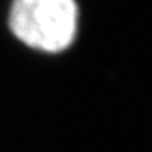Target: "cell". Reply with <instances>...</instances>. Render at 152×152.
<instances>
[{
    "label": "cell",
    "instance_id": "6da1fadb",
    "mask_svg": "<svg viewBox=\"0 0 152 152\" xmlns=\"http://www.w3.org/2000/svg\"><path fill=\"white\" fill-rule=\"evenodd\" d=\"M78 20L75 0H14L9 15L15 37L44 53H61L71 46Z\"/></svg>",
    "mask_w": 152,
    "mask_h": 152
}]
</instances>
